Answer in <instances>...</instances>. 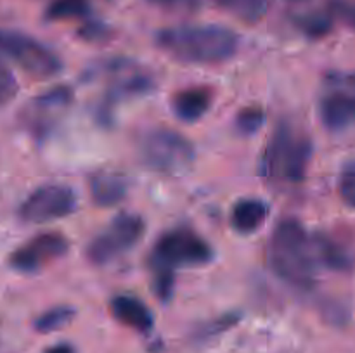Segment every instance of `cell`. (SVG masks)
<instances>
[{
  "instance_id": "22",
  "label": "cell",
  "mask_w": 355,
  "mask_h": 353,
  "mask_svg": "<svg viewBox=\"0 0 355 353\" xmlns=\"http://www.w3.org/2000/svg\"><path fill=\"white\" fill-rule=\"evenodd\" d=\"M295 23L311 37H321V35L328 33L329 28H331V19L322 12L300 14V16L295 17Z\"/></svg>"
},
{
  "instance_id": "10",
  "label": "cell",
  "mask_w": 355,
  "mask_h": 353,
  "mask_svg": "<svg viewBox=\"0 0 355 353\" xmlns=\"http://www.w3.org/2000/svg\"><path fill=\"white\" fill-rule=\"evenodd\" d=\"M76 210V196L71 187L42 185L35 189L19 206V218L26 224H47Z\"/></svg>"
},
{
  "instance_id": "17",
  "label": "cell",
  "mask_w": 355,
  "mask_h": 353,
  "mask_svg": "<svg viewBox=\"0 0 355 353\" xmlns=\"http://www.w3.org/2000/svg\"><path fill=\"white\" fill-rule=\"evenodd\" d=\"M312 244H314V255L318 263H322L324 266L331 270H349L350 269V256L347 255L345 249L333 242L331 239L324 235H312Z\"/></svg>"
},
{
  "instance_id": "27",
  "label": "cell",
  "mask_w": 355,
  "mask_h": 353,
  "mask_svg": "<svg viewBox=\"0 0 355 353\" xmlns=\"http://www.w3.org/2000/svg\"><path fill=\"white\" fill-rule=\"evenodd\" d=\"M44 353H76V350L69 343H58V345L49 346Z\"/></svg>"
},
{
  "instance_id": "13",
  "label": "cell",
  "mask_w": 355,
  "mask_h": 353,
  "mask_svg": "<svg viewBox=\"0 0 355 353\" xmlns=\"http://www.w3.org/2000/svg\"><path fill=\"white\" fill-rule=\"evenodd\" d=\"M111 314L127 327L134 329L137 332H149L155 325V317H153L151 310L144 301H141L135 296H128V294H118L111 300L110 303Z\"/></svg>"
},
{
  "instance_id": "7",
  "label": "cell",
  "mask_w": 355,
  "mask_h": 353,
  "mask_svg": "<svg viewBox=\"0 0 355 353\" xmlns=\"http://www.w3.org/2000/svg\"><path fill=\"white\" fill-rule=\"evenodd\" d=\"M0 52L35 78H52L62 71V61L55 52L21 31L0 28Z\"/></svg>"
},
{
  "instance_id": "9",
  "label": "cell",
  "mask_w": 355,
  "mask_h": 353,
  "mask_svg": "<svg viewBox=\"0 0 355 353\" xmlns=\"http://www.w3.org/2000/svg\"><path fill=\"white\" fill-rule=\"evenodd\" d=\"M73 96L75 93L69 87L59 85L33 97L21 109L19 114V121L24 130L37 141L47 137L58 127L66 111L69 109L73 102Z\"/></svg>"
},
{
  "instance_id": "14",
  "label": "cell",
  "mask_w": 355,
  "mask_h": 353,
  "mask_svg": "<svg viewBox=\"0 0 355 353\" xmlns=\"http://www.w3.org/2000/svg\"><path fill=\"white\" fill-rule=\"evenodd\" d=\"M321 120L333 132L345 130L355 123V96L347 92H331L321 100Z\"/></svg>"
},
{
  "instance_id": "4",
  "label": "cell",
  "mask_w": 355,
  "mask_h": 353,
  "mask_svg": "<svg viewBox=\"0 0 355 353\" xmlns=\"http://www.w3.org/2000/svg\"><path fill=\"white\" fill-rule=\"evenodd\" d=\"M92 78L106 83V97L99 107L103 121H111V109L121 100L146 96L153 89V76L137 62L125 57L107 59L92 68Z\"/></svg>"
},
{
  "instance_id": "19",
  "label": "cell",
  "mask_w": 355,
  "mask_h": 353,
  "mask_svg": "<svg viewBox=\"0 0 355 353\" xmlns=\"http://www.w3.org/2000/svg\"><path fill=\"white\" fill-rule=\"evenodd\" d=\"M90 7L87 0H54L45 10L49 21L76 19V17L89 16Z\"/></svg>"
},
{
  "instance_id": "12",
  "label": "cell",
  "mask_w": 355,
  "mask_h": 353,
  "mask_svg": "<svg viewBox=\"0 0 355 353\" xmlns=\"http://www.w3.org/2000/svg\"><path fill=\"white\" fill-rule=\"evenodd\" d=\"M89 192L97 206H114L127 197L128 179L113 168L96 170L89 175Z\"/></svg>"
},
{
  "instance_id": "6",
  "label": "cell",
  "mask_w": 355,
  "mask_h": 353,
  "mask_svg": "<svg viewBox=\"0 0 355 353\" xmlns=\"http://www.w3.org/2000/svg\"><path fill=\"white\" fill-rule=\"evenodd\" d=\"M139 156L149 170L177 175L194 161V145L189 138L170 128L149 130L139 142Z\"/></svg>"
},
{
  "instance_id": "5",
  "label": "cell",
  "mask_w": 355,
  "mask_h": 353,
  "mask_svg": "<svg viewBox=\"0 0 355 353\" xmlns=\"http://www.w3.org/2000/svg\"><path fill=\"white\" fill-rule=\"evenodd\" d=\"M153 272H175L180 266H200L214 260L211 246L186 227H177L173 230L159 235L151 253Z\"/></svg>"
},
{
  "instance_id": "3",
  "label": "cell",
  "mask_w": 355,
  "mask_h": 353,
  "mask_svg": "<svg viewBox=\"0 0 355 353\" xmlns=\"http://www.w3.org/2000/svg\"><path fill=\"white\" fill-rule=\"evenodd\" d=\"M311 158L312 142L290 123H279L260 158V175L274 185H295L305 179Z\"/></svg>"
},
{
  "instance_id": "18",
  "label": "cell",
  "mask_w": 355,
  "mask_h": 353,
  "mask_svg": "<svg viewBox=\"0 0 355 353\" xmlns=\"http://www.w3.org/2000/svg\"><path fill=\"white\" fill-rule=\"evenodd\" d=\"M76 310L71 307H66V305H61V307H54L51 310L44 311V314L38 315L33 322L35 331L42 332V334H49V332L61 331L62 327L71 324V320L75 318Z\"/></svg>"
},
{
  "instance_id": "21",
  "label": "cell",
  "mask_w": 355,
  "mask_h": 353,
  "mask_svg": "<svg viewBox=\"0 0 355 353\" xmlns=\"http://www.w3.org/2000/svg\"><path fill=\"white\" fill-rule=\"evenodd\" d=\"M266 123V111L259 106H248L236 116V128L241 135H255Z\"/></svg>"
},
{
  "instance_id": "8",
  "label": "cell",
  "mask_w": 355,
  "mask_h": 353,
  "mask_svg": "<svg viewBox=\"0 0 355 353\" xmlns=\"http://www.w3.org/2000/svg\"><path fill=\"white\" fill-rule=\"evenodd\" d=\"M146 232L144 218L135 213H120L87 246V258L94 265H107L135 248Z\"/></svg>"
},
{
  "instance_id": "23",
  "label": "cell",
  "mask_w": 355,
  "mask_h": 353,
  "mask_svg": "<svg viewBox=\"0 0 355 353\" xmlns=\"http://www.w3.org/2000/svg\"><path fill=\"white\" fill-rule=\"evenodd\" d=\"M19 85L9 66L0 59V107L7 106L16 97Z\"/></svg>"
},
{
  "instance_id": "15",
  "label": "cell",
  "mask_w": 355,
  "mask_h": 353,
  "mask_svg": "<svg viewBox=\"0 0 355 353\" xmlns=\"http://www.w3.org/2000/svg\"><path fill=\"white\" fill-rule=\"evenodd\" d=\"M214 100V93L208 87H191L179 90L172 97V111L179 120L194 123L208 113Z\"/></svg>"
},
{
  "instance_id": "16",
  "label": "cell",
  "mask_w": 355,
  "mask_h": 353,
  "mask_svg": "<svg viewBox=\"0 0 355 353\" xmlns=\"http://www.w3.org/2000/svg\"><path fill=\"white\" fill-rule=\"evenodd\" d=\"M267 217H269L267 203L255 197H248V199L238 201L232 206L231 225L241 234H252L266 224Z\"/></svg>"
},
{
  "instance_id": "2",
  "label": "cell",
  "mask_w": 355,
  "mask_h": 353,
  "mask_svg": "<svg viewBox=\"0 0 355 353\" xmlns=\"http://www.w3.org/2000/svg\"><path fill=\"white\" fill-rule=\"evenodd\" d=\"M269 263L279 279L297 289H311L315 284V266L312 235L293 218L279 221L269 242Z\"/></svg>"
},
{
  "instance_id": "26",
  "label": "cell",
  "mask_w": 355,
  "mask_h": 353,
  "mask_svg": "<svg viewBox=\"0 0 355 353\" xmlns=\"http://www.w3.org/2000/svg\"><path fill=\"white\" fill-rule=\"evenodd\" d=\"M148 2L159 7H186L194 3V0H148Z\"/></svg>"
},
{
  "instance_id": "25",
  "label": "cell",
  "mask_w": 355,
  "mask_h": 353,
  "mask_svg": "<svg viewBox=\"0 0 355 353\" xmlns=\"http://www.w3.org/2000/svg\"><path fill=\"white\" fill-rule=\"evenodd\" d=\"M336 10H338L340 16H342L350 26L355 28V3L340 2L338 6H336Z\"/></svg>"
},
{
  "instance_id": "11",
  "label": "cell",
  "mask_w": 355,
  "mask_h": 353,
  "mask_svg": "<svg viewBox=\"0 0 355 353\" xmlns=\"http://www.w3.org/2000/svg\"><path fill=\"white\" fill-rule=\"evenodd\" d=\"M68 249L69 242L64 235L59 232H44L10 253L9 265L17 272L35 273L64 256Z\"/></svg>"
},
{
  "instance_id": "20",
  "label": "cell",
  "mask_w": 355,
  "mask_h": 353,
  "mask_svg": "<svg viewBox=\"0 0 355 353\" xmlns=\"http://www.w3.org/2000/svg\"><path fill=\"white\" fill-rule=\"evenodd\" d=\"M220 7L246 21H257L267 10V0H215Z\"/></svg>"
},
{
  "instance_id": "24",
  "label": "cell",
  "mask_w": 355,
  "mask_h": 353,
  "mask_svg": "<svg viewBox=\"0 0 355 353\" xmlns=\"http://www.w3.org/2000/svg\"><path fill=\"white\" fill-rule=\"evenodd\" d=\"M338 190L340 196L343 197V201H345L349 206L355 208V159H352V161H349L343 166L338 180Z\"/></svg>"
},
{
  "instance_id": "1",
  "label": "cell",
  "mask_w": 355,
  "mask_h": 353,
  "mask_svg": "<svg viewBox=\"0 0 355 353\" xmlns=\"http://www.w3.org/2000/svg\"><path fill=\"white\" fill-rule=\"evenodd\" d=\"M156 44L182 62L218 64L234 57L239 35L218 24H180L158 31Z\"/></svg>"
}]
</instances>
